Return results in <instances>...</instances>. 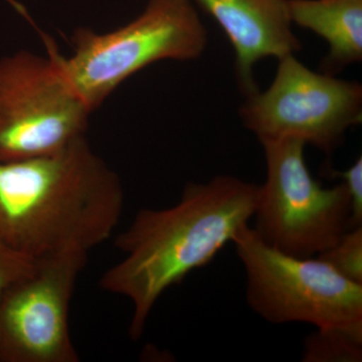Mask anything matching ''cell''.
Segmentation results:
<instances>
[{"label": "cell", "mask_w": 362, "mask_h": 362, "mask_svg": "<svg viewBox=\"0 0 362 362\" xmlns=\"http://www.w3.org/2000/svg\"><path fill=\"white\" fill-rule=\"evenodd\" d=\"M302 361H362V326L317 328L305 338Z\"/></svg>", "instance_id": "obj_11"}, {"label": "cell", "mask_w": 362, "mask_h": 362, "mask_svg": "<svg viewBox=\"0 0 362 362\" xmlns=\"http://www.w3.org/2000/svg\"><path fill=\"white\" fill-rule=\"evenodd\" d=\"M318 257L343 277L362 285V226L347 230L334 246Z\"/></svg>", "instance_id": "obj_12"}, {"label": "cell", "mask_w": 362, "mask_h": 362, "mask_svg": "<svg viewBox=\"0 0 362 362\" xmlns=\"http://www.w3.org/2000/svg\"><path fill=\"white\" fill-rule=\"evenodd\" d=\"M120 178L83 137L49 156L0 161V243L33 259L89 252L113 235Z\"/></svg>", "instance_id": "obj_2"}, {"label": "cell", "mask_w": 362, "mask_h": 362, "mask_svg": "<svg viewBox=\"0 0 362 362\" xmlns=\"http://www.w3.org/2000/svg\"><path fill=\"white\" fill-rule=\"evenodd\" d=\"M266 180L259 185L252 226L278 251L312 258L334 246L351 230L352 199L344 182L324 187L313 177L299 140L261 143Z\"/></svg>", "instance_id": "obj_6"}, {"label": "cell", "mask_w": 362, "mask_h": 362, "mask_svg": "<svg viewBox=\"0 0 362 362\" xmlns=\"http://www.w3.org/2000/svg\"><path fill=\"white\" fill-rule=\"evenodd\" d=\"M88 252L35 259L32 271L0 294V362H78L69 313Z\"/></svg>", "instance_id": "obj_8"}, {"label": "cell", "mask_w": 362, "mask_h": 362, "mask_svg": "<svg viewBox=\"0 0 362 362\" xmlns=\"http://www.w3.org/2000/svg\"><path fill=\"white\" fill-rule=\"evenodd\" d=\"M259 185L235 176L188 182L180 202L144 209L117 235L120 262L105 272L100 286L133 305L129 334L142 337L159 298L192 272L209 265L254 216Z\"/></svg>", "instance_id": "obj_1"}, {"label": "cell", "mask_w": 362, "mask_h": 362, "mask_svg": "<svg viewBox=\"0 0 362 362\" xmlns=\"http://www.w3.org/2000/svg\"><path fill=\"white\" fill-rule=\"evenodd\" d=\"M35 259L0 243V294L14 281L32 271Z\"/></svg>", "instance_id": "obj_13"}, {"label": "cell", "mask_w": 362, "mask_h": 362, "mask_svg": "<svg viewBox=\"0 0 362 362\" xmlns=\"http://www.w3.org/2000/svg\"><path fill=\"white\" fill-rule=\"evenodd\" d=\"M292 25L326 40L329 52L321 71L337 75L362 59V0H286Z\"/></svg>", "instance_id": "obj_10"}, {"label": "cell", "mask_w": 362, "mask_h": 362, "mask_svg": "<svg viewBox=\"0 0 362 362\" xmlns=\"http://www.w3.org/2000/svg\"><path fill=\"white\" fill-rule=\"evenodd\" d=\"M233 244L246 273L247 304L268 322L362 326V285L343 277L327 262L278 251L249 223L238 230Z\"/></svg>", "instance_id": "obj_4"}, {"label": "cell", "mask_w": 362, "mask_h": 362, "mask_svg": "<svg viewBox=\"0 0 362 362\" xmlns=\"http://www.w3.org/2000/svg\"><path fill=\"white\" fill-rule=\"evenodd\" d=\"M223 28L235 54L240 92L259 90L255 68L262 59L296 54L302 45L288 18L286 0H192Z\"/></svg>", "instance_id": "obj_9"}, {"label": "cell", "mask_w": 362, "mask_h": 362, "mask_svg": "<svg viewBox=\"0 0 362 362\" xmlns=\"http://www.w3.org/2000/svg\"><path fill=\"white\" fill-rule=\"evenodd\" d=\"M71 54H58L62 68L90 110H97L127 78L160 61H194L209 44V33L192 0H149L116 30L78 28Z\"/></svg>", "instance_id": "obj_3"}, {"label": "cell", "mask_w": 362, "mask_h": 362, "mask_svg": "<svg viewBox=\"0 0 362 362\" xmlns=\"http://www.w3.org/2000/svg\"><path fill=\"white\" fill-rule=\"evenodd\" d=\"M47 54L0 59V161L49 156L86 137L93 111L66 77L51 40Z\"/></svg>", "instance_id": "obj_5"}, {"label": "cell", "mask_w": 362, "mask_h": 362, "mask_svg": "<svg viewBox=\"0 0 362 362\" xmlns=\"http://www.w3.org/2000/svg\"><path fill=\"white\" fill-rule=\"evenodd\" d=\"M273 82L246 97L240 120L259 143L295 139L331 156L362 122V86L318 73L288 54Z\"/></svg>", "instance_id": "obj_7"}, {"label": "cell", "mask_w": 362, "mask_h": 362, "mask_svg": "<svg viewBox=\"0 0 362 362\" xmlns=\"http://www.w3.org/2000/svg\"><path fill=\"white\" fill-rule=\"evenodd\" d=\"M327 173L331 177L342 180L351 194V228L362 226V157L359 156L346 170L330 168Z\"/></svg>", "instance_id": "obj_14"}]
</instances>
